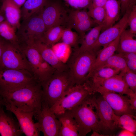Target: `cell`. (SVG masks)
I'll return each instance as SVG.
<instances>
[{
	"instance_id": "cell-1",
	"label": "cell",
	"mask_w": 136,
	"mask_h": 136,
	"mask_svg": "<svg viewBox=\"0 0 136 136\" xmlns=\"http://www.w3.org/2000/svg\"><path fill=\"white\" fill-rule=\"evenodd\" d=\"M3 102L10 103L18 109L32 112L34 115L41 110L42 91L40 83L35 80L11 90L0 91Z\"/></svg>"
},
{
	"instance_id": "cell-2",
	"label": "cell",
	"mask_w": 136,
	"mask_h": 136,
	"mask_svg": "<svg viewBox=\"0 0 136 136\" xmlns=\"http://www.w3.org/2000/svg\"><path fill=\"white\" fill-rule=\"evenodd\" d=\"M42 103L51 107L73 86L67 71H56L41 84Z\"/></svg>"
},
{
	"instance_id": "cell-3",
	"label": "cell",
	"mask_w": 136,
	"mask_h": 136,
	"mask_svg": "<svg viewBox=\"0 0 136 136\" xmlns=\"http://www.w3.org/2000/svg\"><path fill=\"white\" fill-rule=\"evenodd\" d=\"M89 95L79 104L66 111L75 120L79 136H85L92 131L99 133L98 117L89 100Z\"/></svg>"
},
{
	"instance_id": "cell-4",
	"label": "cell",
	"mask_w": 136,
	"mask_h": 136,
	"mask_svg": "<svg viewBox=\"0 0 136 136\" xmlns=\"http://www.w3.org/2000/svg\"><path fill=\"white\" fill-rule=\"evenodd\" d=\"M16 47L24 55L34 78L41 84L56 71L43 59L32 44L20 42Z\"/></svg>"
},
{
	"instance_id": "cell-5",
	"label": "cell",
	"mask_w": 136,
	"mask_h": 136,
	"mask_svg": "<svg viewBox=\"0 0 136 136\" xmlns=\"http://www.w3.org/2000/svg\"><path fill=\"white\" fill-rule=\"evenodd\" d=\"M89 98L90 102L96 110L99 133L104 136L113 135L119 127V116L115 115L101 95L96 97L91 94Z\"/></svg>"
},
{
	"instance_id": "cell-6",
	"label": "cell",
	"mask_w": 136,
	"mask_h": 136,
	"mask_svg": "<svg viewBox=\"0 0 136 136\" xmlns=\"http://www.w3.org/2000/svg\"><path fill=\"white\" fill-rule=\"evenodd\" d=\"M97 53L92 51L73 53L66 64L67 72L74 85L82 84L86 81Z\"/></svg>"
},
{
	"instance_id": "cell-7",
	"label": "cell",
	"mask_w": 136,
	"mask_h": 136,
	"mask_svg": "<svg viewBox=\"0 0 136 136\" xmlns=\"http://www.w3.org/2000/svg\"><path fill=\"white\" fill-rule=\"evenodd\" d=\"M41 11L23 20L17 29L16 34L18 42L32 43L34 41H42L47 30L40 15Z\"/></svg>"
},
{
	"instance_id": "cell-8",
	"label": "cell",
	"mask_w": 136,
	"mask_h": 136,
	"mask_svg": "<svg viewBox=\"0 0 136 136\" xmlns=\"http://www.w3.org/2000/svg\"><path fill=\"white\" fill-rule=\"evenodd\" d=\"M91 94L84 84L74 85L50 109L55 114L63 113L78 105Z\"/></svg>"
},
{
	"instance_id": "cell-9",
	"label": "cell",
	"mask_w": 136,
	"mask_h": 136,
	"mask_svg": "<svg viewBox=\"0 0 136 136\" xmlns=\"http://www.w3.org/2000/svg\"><path fill=\"white\" fill-rule=\"evenodd\" d=\"M35 80L31 73L28 71L0 68V91L13 89Z\"/></svg>"
},
{
	"instance_id": "cell-10",
	"label": "cell",
	"mask_w": 136,
	"mask_h": 136,
	"mask_svg": "<svg viewBox=\"0 0 136 136\" xmlns=\"http://www.w3.org/2000/svg\"><path fill=\"white\" fill-rule=\"evenodd\" d=\"M40 13L47 30L51 27L62 26L67 23L68 15L66 11L58 1L49 0Z\"/></svg>"
},
{
	"instance_id": "cell-11",
	"label": "cell",
	"mask_w": 136,
	"mask_h": 136,
	"mask_svg": "<svg viewBox=\"0 0 136 136\" xmlns=\"http://www.w3.org/2000/svg\"><path fill=\"white\" fill-rule=\"evenodd\" d=\"M86 86L92 94L97 92H114L128 96L133 92L129 88L120 73L103 81L87 84Z\"/></svg>"
},
{
	"instance_id": "cell-12",
	"label": "cell",
	"mask_w": 136,
	"mask_h": 136,
	"mask_svg": "<svg viewBox=\"0 0 136 136\" xmlns=\"http://www.w3.org/2000/svg\"><path fill=\"white\" fill-rule=\"evenodd\" d=\"M2 68L25 70L31 73L23 54L11 43L5 40L2 55Z\"/></svg>"
},
{
	"instance_id": "cell-13",
	"label": "cell",
	"mask_w": 136,
	"mask_h": 136,
	"mask_svg": "<svg viewBox=\"0 0 136 136\" xmlns=\"http://www.w3.org/2000/svg\"><path fill=\"white\" fill-rule=\"evenodd\" d=\"M40 131L44 136H58L61 124L55 114L47 105L42 103L40 110L34 115Z\"/></svg>"
},
{
	"instance_id": "cell-14",
	"label": "cell",
	"mask_w": 136,
	"mask_h": 136,
	"mask_svg": "<svg viewBox=\"0 0 136 136\" xmlns=\"http://www.w3.org/2000/svg\"><path fill=\"white\" fill-rule=\"evenodd\" d=\"M3 104L6 110L15 116L23 133L26 136L40 135L38 124L37 122L35 123L33 120V112L21 110L8 103L3 102Z\"/></svg>"
},
{
	"instance_id": "cell-15",
	"label": "cell",
	"mask_w": 136,
	"mask_h": 136,
	"mask_svg": "<svg viewBox=\"0 0 136 136\" xmlns=\"http://www.w3.org/2000/svg\"><path fill=\"white\" fill-rule=\"evenodd\" d=\"M131 11H126L117 23L101 32L92 51L97 52L100 47L108 45L120 35L128 25V18Z\"/></svg>"
},
{
	"instance_id": "cell-16",
	"label": "cell",
	"mask_w": 136,
	"mask_h": 136,
	"mask_svg": "<svg viewBox=\"0 0 136 136\" xmlns=\"http://www.w3.org/2000/svg\"><path fill=\"white\" fill-rule=\"evenodd\" d=\"M113 109L116 115L120 116L124 114L134 115V111L131 108L129 97L127 95L114 92L100 93Z\"/></svg>"
},
{
	"instance_id": "cell-17",
	"label": "cell",
	"mask_w": 136,
	"mask_h": 136,
	"mask_svg": "<svg viewBox=\"0 0 136 136\" xmlns=\"http://www.w3.org/2000/svg\"><path fill=\"white\" fill-rule=\"evenodd\" d=\"M32 44L43 59L56 71L60 72L67 71V64L58 59L51 47L39 40L35 41Z\"/></svg>"
},
{
	"instance_id": "cell-18",
	"label": "cell",
	"mask_w": 136,
	"mask_h": 136,
	"mask_svg": "<svg viewBox=\"0 0 136 136\" xmlns=\"http://www.w3.org/2000/svg\"><path fill=\"white\" fill-rule=\"evenodd\" d=\"M23 133L18 122L0 109V134L2 136H20Z\"/></svg>"
},
{
	"instance_id": "cell-19",
	"label": "cell",
	"mask_w": 136,
	"mask_h": 136,
	"mask_svg": "<svg viewBox=\"0 0 136 136\" xmlns=\"http://www.w3.org/2000/svg\"><path fill=\"white\" fill-rule=\"evenodd\" d=\"M104 7L105 16L102 24L101 32L114 25L119 19L121 11L120 0H107Z\"/></svg>"
},
{
	"instance_id": "cell-20",
	"label": "cell",
	"mask_w": 136,
	"mask_h": 136,
	"mask_svg": "<svg viewBox=\"0 0 136 136\" xmlns=\"http://www.w3.org/2000/svg\"><path fill=\"white\" fill-rule=\"evenodd\" d=\"M0 9L4 12L6 20L16 30L20 25L21 11L12 0H2Z\"/></svg>"
},
{
	"instance_id": "cell-21",
	"label": "cell",
	"mask_w": 136,
	"mask_h": 136,
	"mask_svg": "<svg viewBox=\"0 0 136 136\" xmlns=\"http://www.w3.org/2000/svg\"><path fill=\"white\" fill-rule=\"evenodd\" d=\"M120 36L114 40L98 51L87 79L90 75L100 67L117 51L119 46Z\"/></svg>"
},
{
	"instance_id": "cell-22",
	"label": "cell",
	"mask_w": 136,
	"mask_h": 136,
	"mask_svg": "<svg viewBox=\"0 0 136 136\" xmlns=\"http://www.w3.org/2000/svg\"><path fill=\"white\" fill-rule=\"evenodd\" d=\"M55 115L61 124L58 136H79L77 124L69 113L66 111Z\"/></svg>"
},
{
	"instance_id": "cell-23",
	"label": "cell",
	"mask_w": 136,
	"mask_h": 136,
	"mask_svg": "<svg viewBox=\"0 0 136 136\" xmlns=\"http://www.w3.org/2000/svg\"><path fill=\"white\" fill-rule=\"evenodd\" d=\"M102 27V24L97 26L91 29L90 31L81 39L80 47L75 50L73 52L78 54L86 51H92V48L97 40L100 33Z\"/></svg>"
},
{
	"instance_id": "cell-24",
	"label": "cell",
	"mask_w": 136,
	"mask_h": 136,
	"mask_svg": "<svg viewBox=\"0 0 136 136\" xmlns=\"http://www.w3.org/2000/svg\"><path fill=\"white\" fill-rule=\"evenodd\" d=\"M135 35L131 33L129 30L124 29L120 36L118 53H136V40L134 38Z\"/></svg>"
},
{
	"instance_id": "cell-25",
	"label": "cell",
	"mask_w": 136,
	"mask_h": 136,
	"mask_svg": "<svg viewBox=\"0 0 136 136\" xmlns=\"http://www.w3.org/2000/svg\"><path fill=\"white\" fill-rule=\"evenodd\" d=\"M49 0H27L21 9L22 20L27 19L43 9Z\"/></svg>"
},
{
	"instance_id": "cell-26",
	"label": "cell",
	"mask_w": 136,
	"mask_h": 136,
	"mask_svg": "<svg viewBox=\"0 0 136 136\" xmlns=\"http://www.w3.org/2000/svg\"><path fill=\"white\" fill-rule=\"evenodd\" d=\"M120 72L118 70L110 67H102L93 72L84 83H90L101 81L118 74Z\"/></svg>"
},
{
	"instance_id": "cell-27",
	"label": "cell",
	"mask_w": 136,
	"mask_h": 136,
	"mask_svg": "<svg viewBox=\"0 0 136 136\" xmlns=\"http://www.w3.org/2000/svg\"><path fill=\"white\" fill-rule=\"evenodd\" d=\"M64 29L61 26L53 27L48 29L45 32L42 42L51 47L61 39Z\"/></svg>"
},
{
	"instance_id": "cell-28",
	"label": "cell",
	"mask_w": 136,
	"mask_h": 136,
	"mask_svg": "<svg viewBox=\"0 0 136 136\" xmlns=\"http://www.w3.org/2000/svg\"><path fill=\"white\" fill-rule=\"evenodd\" d=\"M16 30L5 20L0 24V36L15 46L18 41Z\"/></svg>"
},
{
	"instance_id": "cell-29",
	"label": "cell",
	"mask_w": 136,
	"mask_h": 136,
	"mask_svg": "<svg viewBox=\"0 0 136 136\" xmlns=\"http://www.w3.org/2000/svg\"><path fill=\"white\" fill-rule=\"evenodd\" d=\"M105 67L112 68L122 72L128 69L124 59L118 54L110 57L99 69Z\"/></svg>"
},
{
	"instance_id": "cell-30",
	"label": "cell",
	"mask_w": 136,
	"mask_h": 136,
	"mask_svg": "<svg viewBox=\"0 0 136 136\" xmlns=\"http://www.w3.org/2000/svg\"><path fill=\"white\" fill-rule=\"evenodd\" d=\"M69 27L64 28L63 30L61 39L62 42L69 46L71 47L78 49L80 43V39L78 33L73 31Z\"/></svg>"
},
{
	"instance_id": "cell-31",
	"label": "cell",
	"mask_w": 136,
	"mask_h": 136,
	"mask_svg": "<svg viewBox=\"0 0 136 136\" xmlns=\"http://www.w3.org/2000/svg\"><path fill=\"white\" fill-rule=\"evenodd\" d=\"M51 47L58 59L65 63L70 55L71 47L62 42L57 43Z\"/></svg>"
},
{
	"instance_id": "cell-32",
	"label": "cell",
	"mask_w": 136,
	"mask_h": 136,
	"mask_svg": "<svg viewBox=\"0 0 136 136\" xmlns=\"http://www.w3.org/2000/svg\"><path fill=\"white\" fill-rule=\"evenodd\" d=\"M135 115L124 114L119 116L118 119L119 127L128 130L135 133L136 121Z\"/></svg>"
},
{
	"instance_id": "cell-33",
	"label": "cell",
	"mask_w": 136,
	"mask_h": 136,
	"mask_svg": "<svg viewBox=\"0 0 136 136\" xmlns=\"http://www.w3.org/2000/svg\"><path fill=\"white\" fill-rule=\"evenodd\" d=\"M87 11L90 17L98 25L102 24L105 16L104 7L93 6L90 5Z\"/></svg>"
},
{
	"instance_id": "cell-34",
	"label": "cell",
	"mask_w": 136,
	"mask_h": 136,
	"mask_svg": "<svg viewBox=\"0 0 136 136\" xmlns=\"http://www.w3.org/2000/svg\"><path fill=\"white\" fill-rule=\"evenodd\" d=\"M87 11L84 10L72 11L68 15L67 24L69 27L78 22L91 19Z\"/></svg>"
},
{
	"instance_id": "cell-35",
	"label": "cell",
	"mask_w": 136,
	"mask_h": 136,
	"mask_svg": "<svg viewBox=\"0 0 136 136\" xmlns=\"http://www.w3.org/2000/svg\"><path fill=\"white\" fill-rule=\"evenodd\" d=\"M94 23L91 18L74 24L68 27L73 28L76 30L80 37L81 41L85 35L86 32L91 28Z\"/></svg>"
},
{
	"instance_id": "cell-36",
	"label": "cell",
	"mask_w": 136,
	"mask_h": 136,
	"mask_svg": "<svg viewBox=\"0 0 136 136\" xmlns=\"http://www.w3.org/2000/svg\"><path fill=\"white\" fill-rule=\"evenodd\" d=\"M125 82L129 89L136 93V74L128 69L126 72H120Z\"/></svg>"
},
{
	"instance_id": "cell-37",
	"label": "cell",
	"mask_w": 136,
	"mask_h": 136,
	"mask_svg": "<svg viewBox=\"0 0 136 136\" xmlns=\"http://www.w3.org/2000/svg\"><path fill=\"white\" fill-rule=\"evenodd\" d=\"M124 59L127 67L129 70L136 73V53H118Z\"/></svg>"
},
{
	"instance_id": "cell-38",
	"label": "cell",
	"mask_w": 136,
	"mask_h": 136,
	"mask_svg": "<svg viewBox=\"0 0 136 136\" xmlns=\"http://www.w3.org/2000/svg\"><path fill=\"white\" fill-rule=\"evenodd\" d=\"M70 6L77 9L88 8L92 0H63Z\"/></svg>"
},
{
	"instance_id": "cell-39",
	"label": "cell",
	"mask_w": 136,
	"mask_h": 136,
	"mask_svg": "<svg viewBox=\"0 0 136 136\" xmlns=\"http://www.w3.org/2000/svg\"><path fill=\"white\" fill-rule=\"evenodd\" d=\"M128 24L129 26V30L131 33L134 35L136 33V5L132 8L129 15Z\"/></svg>"
},
{
	"instance_id": "cell-40",
	"label": "cell",
	"mask_w": 136,
	"mask_h": 136,
	"mask_svg": "<svg viewBox=\"0 0 136 136\" xmlns=\"http://www.w3.org/2000/svg\"><path fill=\"white\" fill-rule=\"evenodd\" d=\"M121 11L123 15L127 11H130L135 5L136 0H120Z\"/></svg>"
},
{
	"instance_id": "cell-41",
	"label": "cell",
	"mask_w": 136,
	"mask_h": 136,
	"mask_svg": "<svg viewBox=\"0 0 136 136\" xmlns=\"http://www.w3.org/2000/svg\"><path fill=\"white\" fill-rule=\"evenodd\" d=\"M131 108L135 111L136 110V93L133 92L128 96Z\"/></svg>"
},
{
	"instance_id": "cell-42",
	"label": "cell",
	"mask_w": 136,
	"mask_h": 136,
	"mask_svg": "<svg viewBox=\"0 0 136 136\" xmlns=\"http://www.w3.org/2000/svg\"><path fill=\"white\" fill-rule=\"evenodd\" d=\"M107 0H92L91 4L94 6L104 7Z\"/></svg>"
},
{
	"instance_id": "cell-43",
	"label": "cell",
	"mask_w": 136,
	"mask_h": 136,
	"mask_svg": "<svg viewBox=\"0 0 136 136\" xmlns=\"http://www.w3.org/2000/svg\"><path fill=\"white\" fill-rule=\"evenodd\" d=\"M135 134L126 129H123L119 133L118 135L119 136H133L135 135Z\"/></svg>"
},
{
	"instance_id": "cell-44",
	"label": "cell",
	"mask_w": 136,
	"mask_h": 136,
	"mask_svg": "<svg viewBox=\"0 0 136 136\" xmlns=\"http://www.w3.org/2000/svg\"><path fill=\"white\" fill-rule=\"evenodd\" d=\"M5 40L2 38L0 40V68L2 66V60L3 52Z\"/></svg>"
},
{
	"instance_id": "cell-45",
	"label": "cell",
	"mask_w": 136,
	"mask_h": 136,
	"mask_svg": "<svg viewBox=\"0 0 136 136\" xmlns=\"http://www.w3.org/2000/svg\"><path fill=\"white\" fill-rule=\"evenodd\" d=\"M13 2L19 8L23 5L27 0H12Z\"/></svg>"
},
{
	"instance_id": "cell-46",
	"label": "cell",
	"mask_w": 136,
	"mask_h": 136,
	"mask_svg": "<svg viewBox=\"0 0 136 136\" xmlns=\"http://www.w3.org/2000/svg\"><path fill=\"white\" fill-rule=\"evenodd\" d=\"M5 20L4 14L3 12L0 9V24L3 21Z\"/></svg>"
},
{
	"instance_id": "cell-47",
	"label": "cell",
	"mask_w": 136,
	"mask_h": 136,
	"mask_svg": "<svg viewBox=\"0 0 136 136\" xmlns=\"http://www.w3.org/2000/svg\"><path fill=\"white\" fill-rule=\"evenodd\" d=\"M3 105L2 100L0 101V109L2 107V106Z\"/></svg>"
},
{
	"instance_id": "cell-48",
	"label": "cell",
	"mask_w": 136,
	"mask_h": 136,
	"mask_svg": "<svg viewBox=\"0 0 136 136\" xmlns=\"http://www.w3.org/2000/svg\"><path fill=\"white\" fill-rule=\"evenodd\" d=\"M2 100V98L0 96V101Z\"/></svg>"
},
{
	"instance_id": "cell-49",
	"label": "cell",
	"mask_w": 136,
	"mask_h": 136,
	"mask_svg": "<svg viewBox=\"0 0 136 136\" xmlns=\"http://www.w3.org/2000/svg\"><path fill=\"white\" fill-rule=\"evenodd\" d=\"M2 38H1L0 36V40Z\"/></svg>"
},
{
	"instance_id": "cell-50",
	"label": "cell",
	"mask_w": 136,
	"mask_h": 136,
	"mask_svg": "<svg viewBox=\"0 0 136 136\" xmlns=\"http://www.w3.org/2000/svg\"><path fill=\"white\" fill-rule=\"evenodd\" d=\"M1 0H0V2L1 1Z\"/></svg>"
}]
</instances>
